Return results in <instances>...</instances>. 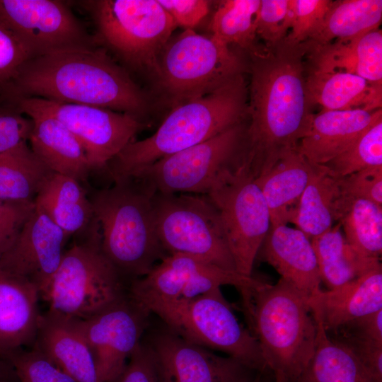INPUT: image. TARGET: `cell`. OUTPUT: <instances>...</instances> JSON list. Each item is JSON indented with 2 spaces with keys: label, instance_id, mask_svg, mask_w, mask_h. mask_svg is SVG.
Wrapping results in <instances>:
<instances>
[{
  "label": "cell",
  "instance_id": "7dc6e473",
  "mask_svg": "<svg viewBox=\"0 0 382 382\" xmlns=\"http://www.w3.org/2000/svg\"><path fill=\"white\" fill-rule=\"evenodd\" d=\"M335 332H342L382 343V309L357 318Z\"/></svg>",
  "mask_w": 382,
  "mask_h": 382
},
{
  "label": "cell",
  "instance_id": "5b68a950",
  "mask_svg": "<svg viewBox=\"0 0 382 382\" xmlns=\"http://www.w3.org/2000/svg\"><path fill=\"white\" fill-rule=\"evenodd\" d=\"M156 190L133 177L114 181L91 196L101 248L125 278L146 275L167 253L158 237L153 208Z\"/></svg>",
  "mask_w": 382,
  "mask_h": 382
},
{
  "label": "cell",
  "instance_id": "3957f363",
  "mask_svg": "<svg viewBox=\"0 0 382 382\" xmlns=\"http://www.w3.org/2000/svg\"><path fill=\"white\" fill-rule=\"evenodd\" d=\"M246 98L241 74L210 93L175 105L151 136L129 143L105 170L113 182L130 177L161 158L241 123L248 113Z\"/></svg>",
  "mask_w": 382,
  "mask_h": 382
},
{
  "label": "cell",
  "instance_id": "ac0fdd59",
  "mask_svg": "<svg viewBox=\"0 0 382 382\" xmlns=\"http://www.w3.org/2000/svg\"><path fill=\"white\" fill-rule=\"evenodd\" d=\"M68 238L35 207L16 241L0 255V267L30 280L42 298L61 264Z\"/></svg>",
  "mask_w": 382,
  "mask_h": 382
},
{
  "label": "cell",
  "instance_id": "1f68e13d",
  "mask_svg": "<svg viewBox=\"0 0 382 382\" xmlns=\"http://www.w3.org/2000/svg\"><path fill=\"white\" fill-rule=\"evenodd\" d=\"M52 173L27 143L0 154V199L34 202Z\"/></svg>",
  "mask_w": 382,
  "mask_h": 382
},
{
  "label": "cell",
  "instance_id": "8992f818",
  "mask_svg": "<svg viewBox=\"0 0 382 382\" xmlns=\"http://www.w3.org/2000/svg\"><path fill=\"white\" fill-rule=\"evenodd\" d=\"M85 239L64 252L61 264L42 296L51 311L86 320L127 294L123 279L101 248L95 218Z\"/></svg>",
  "mask_w": 382,
  "mask_h": 382
},
{
  "label": "cell",
  "instance_id": "681fc988",
  "mask_svg": "<svg viewBox=\"0 0 382 382\" xmlns=\"http://www.w3.org/2000/svg\"><path fill=\"white\" fill-rule=\"evenodd\" d=\"M250 382H265L264 380V374L258 373Z\"/></svg>",
  "mask_w": 382,
  "mask_h": 382
},
{
  "label": "cell",
  "instance_id": "7402d4cb",
  "mask_svg": "<svg viewBox=\"0 0 382 382\" xmlns=\"http://www.w3.org/2000/svg\"><path fill=\"white\" fill-rule=\"evenodd\" d=\"M381 116V109L321 110L313 114L297 150L311 164L323 166L349 149Z\"/></svg>",
  "mask_w": 382,
  "mask_h": 382
},
{
  "label": "cell",
  "instance_id": "ffe728a7",
  "mask_svg": "<svg viewBox=\"0 0 382 382\" xmlns=\"http://www.w3.org/2000/svg\"><path fill=\"white\" fill-rule=\"evenodd\" d=\"M33 347L76 382H101L79 320L48 310L41 316Z\"/></svg>",
  "mask_w": 382,
  "mask_h": 382
},
{
  "label": "cell",
  "instance_id": "d4e9b609",
  "mask_svg": "<svg viewBox=\"0 0 382 382\" xmlns=\"http://www.w3.org/2000/svg\"><path fill=\"white\" fill-rule=\"evenodd\" d=\"M315 166L296 148L286 153L266 173L255 179L269 209L270 226L291 223Z\"/></svg>",
  "mask_w": 382,
  "mask_h": 382
},
{
  "label": "cell",
  "instance_id": "277c9868",
  "mask_svg": "<svg viewBox=\"0 0 382 382\" xmlns=\"http://www.w3.org/2000/svg\"><path fill=\"white\" fill-rule=\"evenodd\" d=\"M238 291L248 330L273 382H295L316 345L317 324L308 300L282 278Z\"/></svg>",
  "mask_w": 382,
  "mask_h": 382
},
{
  "label": "cell",
  "instance_id": "e0dca14e",
  "mask_svg": "<svg viewBox=\"0 0 382 382\" xmlns=\"http://www.w3.org/2000/svg\"><path fill=\"white\" fill-rule=\"evenodd\" d=\"M150 315L127 294L92 317L79 320L101 382L112 381L123 370L149 328Z\"/></svg>",
  "mask_w": 382,
  "mask_h": 382
},
{
  "label": "cell",
  "instance_id": "f546056e",
  "mask_svg": "<svg viewBox=\"0 0 382 382\" xmlns=\"http://www.w3.org/2000/svg\"><path fill=\"white\" fill-rule=\"evenodd\" d=\"M340 196L338 178L316 166L291 223L310 239L323 234L336 221Z\"/></svg>",
  "mask_w": 382,
  "mask_h": 382
},
{
  "label": "cell",
  "instance_id": "5bb4252c",
  "mask_svg": "<svg viewBox=\"0 0 382 382\" xmlns=\"http://www.w3.org/2000/svg\"><path fill=\"white\" fill-rule=\"evenodd\" d=\"M263 282L218 267L190 255H166L146 275L131 281L128 296L139 306L189 301L224 285L238 290Z\"/></svg>",
  "mask_w": 382,
  "mask_h": 382
},
{
  "label": "cell",
  "instance_id": "ee69618b",
  "mask_svg": "<svg viewBox=\"0 0 382 382\" xmlns=\"http://www.w3.org/2000/svg\"><path fill=\"white\" fill-rule=\"evenodd\" d=\"M110 382H163L154 354L143 340L121 373Z\"/></svg>",
  "mask_w": 382,
  "mask_h": 382
},
{
  "label": "cell",
  "instance_id": "484cf974",
  "mask_svg": "<svg viewBox=\"0 0 382 382\" xmlns=\"http://www.w3.org/2000/svg\"><path fill=\"white\" fill-rule=\"evenodd\" d=\"M306 88L309 106L319 105L322 110L381 109L382 86L357 74L309 69Z\"/></svg>",
  "mask_w": 382,
  "mask_h": 382
},
{
  "label": "cell",
  "instance_id": "603a6c76",
  "mask_svg": "<svg viewBox=\"0 0 382 382\" xmlns=\"http://www.w3.org/2000/svg\"><path fill=\"white\" fill-rule=\"evenodd\" d=\"M327 332L382 309V266L333 289H321L308 301Z\"/></svg>",
  "mask_w": 382,
  "mask_h": 382
},
{
  "label": "cell",
  "instance_id": "bcb514c9",
  "mask_svg": "<svg viewBox=\"0 0 382 382\" xmlns=\"http://www.w3.org/2000/svg\"><path fill=\"white\" fill-rule=\"evenodd\" d=\"M175 24L192 30L207 14L209 1L205 0H158Z\"/></svg>",
  "mask_w": 382,
  "mask_h": 382
},
{
  "label": "cell",
  "instance_id": "7c38bea8",
  "mask_svg": "<svg viewBox=\"0 0 382 382\" xmlns=\"http://www.w3.org/2000/svg\"><path fill=\"white\" fill-rule=\"evenodd\" d=\"M6 103L23 114L35 111L60 121L83 148L92 170L105 169L144 127L141 120L132 115L96 106L37 97L18 98Z\"/></svg>",
  "mask_w": 382,
  "mask_h": 382
},
{
  "label": "cell",
  "instance_id": "f35d334b",
  "mask_svg": "<svg viewBox=\"0 0 382 382\" xmlns=\"http://www.w3.org/2000/svg\"><path fill=\"white\" fill-rule=\"evenodd\" d=\"M356 74L371 83L382 86V32L378 28L357 40Z\"/></svg>",
  "mask_w": 382,
  "mask_h": 382
},
{
  "label": "cell",
  "instance_id": "ab89813d",
  "mask_svg": "<svg viewBox=\"0 0 382 382\" xmlns=\"http://www.w3.org/2000/svg\"><path fill=\"white\" fill-rule=\"evenodd\" d=\"M33 57L23 41L0 23V87L13 80Z\"/></svg>",
  "mask_w": 382,
  "mask_h": 382
},
{
  "label": "cell",
  "instance_id": "d6986e66",
  "mask_svg": "<svg viewBox=\"0 0 382 382\" xmlns=\"http://www.w3.org/2000/svg\"><path fill=\"white\" fill-rule=\"evenodd\" d=\"M257 257L273 267L308 301L322 289L311 240L301 230L287 225L270 226Z\"/></svg>",
  "mask_w": 382,
  "mask_h": 382
},
{
  "label": "cell",
  "instance_id": "8fae6325",
  "mask_svg": "<svg viewBox=\"0 0 382 382\" xmlns=\"http://www.w3.org/2000/svg\"><path fill=\"white\" fill-rule=\"evenodd\" d=\"M153 208L167 255H190L236 272L218 211L207 195L156 192Z\"/></svg>",
  "mask_w": 382,
  "mask_h": 382
},
{
  "label": "cell",
  "instance_id": "60d3db41",
  "mask_svg": "<svg viewBox=\"0 0 382 382\" xmlns=\"http://www.w3.org/2000/svg\"><path fill=\"white\" fill-rule=\"evenodd\" d=\"M338 184L342 197L365 199L382 206V166L339 178Z\"/></svg>",
  "mask_w": 382,
  "mask_h": 382
},
{
  "label": "cell",
  "instance_id": "7a4b0ae2",
  "mask_svg": "<svg viewBox=\"0 0 382 382\" xmlns=\"http://www.w3.org/2000/svg\"><path fill=\"white\" fill-rule=\"evenodd\" d=\"M25 97L96 106L139 120L148 105L146 95L127 71L97 47L30 59L0 87V98L6 102Z\"/></svg>",
  "mask_w": 382,
  "mask_h": 382
},
{
  "label": "cell",
  "instance_id": "4dcf8cb0",
  "mask_svg": "<svg viewBox=\"0 0 382 382\" xmlns=\"http://www.w3.org/2000/svg\"><path fill=\"white\" fill-rule=\"evenodd\" d=\"M381 18V0L332 1L321 25L306 42L325 45L350 40L378 28Z\"/></svg>",
  "mask_w": 382,
  "mask_h": 382
},
{
  "label": "cell",
  "instance_id": "f1b7e54d",
  "mask_svg": "<svg viewBox=\"0 0 382 382\" xmlns=\"http://www.w3.org/2000/svg\"><path fill=\"white\" fill-rule=\"evenodd\" d=\"M313 316L317 324L314 352L295 382H374L355 354L332 337Z\"/></svg>",
  "mask_w": 382,
  "mask_h": 382
},
{
  "label": "cell",
  "instance_id": "30bf717a",
  "mask_svg": "<svg viewBox=\"0 0 382 382\" xmlns=\"http://www.w3.org/2000/svg\"><path fill=\"white\" fill-rule=\"evenodd\" d=\"M245 64L213 36L185 30L161 51L156 74L175 105L202 96L242 74Z\"/></svg>",
  "mask_w": 382,
  "mask_h": 382
},
{
  "label": "cell",
  "instance_id": "52a82bcc",
  "mask_svg": "<svg viewBox=\"0 0 382 382\" xmlns=\"http://www.w3.org/2000/svg\"><path fill=\"white\" fill-rule=\"evenodd\" d=\"M183 339L224 353L261 374L268 372L259 344L216 288L189 301L141 306Z\"/></svg>",
  "mask_w": 382,
  "mask_h": 382
},
{
  "label": "cell",
  "instance_id": "8d00e7d4",
  "mask_svg": "<svg viewBox=\"0 0 382 382\" xmlns=\"http://www.w3.org/2000/svg\"><path fill=\"white\" fill-rule=\"evenodd\" d=\"M8 361L14 368L19 382H76L37 349H21Z\"/></svg>",
  "mask_w": 382,
  "mask_h": 382
},
{
  "label": "cell",
  "instance_id": "74e56055",
  "mask_svg": "<svg viewBox=\"0 0 382 382\" xmlns=\"http://www.w3.org/2000/svg\"><path fill=\"white\" fill-rule=\"evenodd\" d=\"M291 15L289 0H260L256 20V35L265 45L281 42L291 28Z\"/></svg>",
  "mask_w": 382,
  "mask_h": 382
},
{
  "label": "cell",
  "instance_id": "2e32d148",
  "mask_svg": "<svg viewBox=\"0 0 382 382\" xmlns=\"http://www.w3.org/2000/svg\"><path fill=\"white\" fill-rule=\"evenodd\" d=\"M142 340L152 352L163 382H250L259 373L231 357L187 341L164 324Z\"/></svg>",
  "mask_w": 382,
  "mask_h": 382
},
{
  "label": "cell",
  "instance_id": "6da1fadb",
  "mask_svg": "<svg viewBox=\"0 0 382 382\" xmlns=\"http://www.w3.org/2000/svg\"><path fill=\"white\" fill-rule=\"evenodd\" d=\"M250 57V123L245 163L254 179L266 173L286 153L297 148L313 114L307 100L305 50L282 40L257 45Z\"/></svg>",
  "mask_w": 382,
  "mask_h": 382
},
{
  "label": "cell",
  "instance_id": "4316f807",
  "mask_svg": "<svg viewBox=\"0 0 382 382\" xmlns=\"http://www.w3.org/2000/svg\"><path fill=\"white\" fill-rule=\"evenodd\" d=\"M34 202L68 237L85 233L95 219L91 202L80 182L58 173L47 178Z\"/></svg>",
  "mask_w": 382,
  "mask_h": 382
},
{
  "label": "cell",
  "instance_id": "836d02e7",
  "mask_svg": "<svg viewBox=\"0 0 382 382\" xmlns=\"http://www.w3.org/2000/svg\"><path fill=\"white\" fill-rule=\"evenodd\" d=\"M260 0L223 1L211 21L212 36L222 43L246 50L255 48L256 14Z\"/></svg>",
  "mask_w": 382,
  "mask_h": 382
},
{
  "label": "cell",
  "instance_id": "f6af8a7d",
  "mask_svg": "<svg viewBox=\"0 0 382 382\" xmlns=\"http://www.w3.org/2000/svg\"><path fill=\"white\" fill-rule=\"evenodd\" d=\"M335 333L337 337L333 338L355 354L374 382H382V343L345 332Z\"/></svg>",
  "mask_w": 382,
  "mask_h": 382
},
{
  "label": "cell",
  "instance_id": "d590c367",
  "mask_svg": "<svg viewBox=\"0 0 382 382\" xmlns=\"http://www.w3.org/2000/svg\"><path fill=\"white\" fill-rule=\"evenodd\" d=\"M332 2L331 0H289L291 23L284 42L298 45L308 40L321 25Z\"/></svg>",
  "mask_w": 382,
  "mask_h": 382
},
{
  "label": "cell",
  "instance_id": "cb8c5ba5",
  "mask_svg": "<svg viewBox=\"0 0 382 382\" xmlns=\"http://www.w3.org/2000/svg\"><path fill=\"white\" fill-rule=\"evenodd\" d=\"M25 114L33 121L29 141L35 155L55 173L86 180L92 170L83 148L69 129L48 114Z\"/></svg>",
  "mask_w": 382,
  "mask_h": 382
},
{
  "label": "cell",
  "instance_id": "9a60e30c",
  "mask_svg": "<svg viewBox=\"0 0 382 382\" xmlns=\"http://www.w3.org/2000/svg\"><path fill=\"white\" fill-rule=\"evenodd\" d=\"M0 23L23 41L33 57L97 47L96 37L59 0H0Z\"/></svg>",
  "mask_w": 382,
  "mask_h": 382
},
{
  "label": "cell",
  "instance_id": "44dd1931",
  "mask_svg": "<svg viewBox=\"0 0 382 382\" xmlns=\"http://www.w3.org/2000/svg\"><path fill=\"white\" fill-rule=\"evenodd\" d=\"M37 286L0 267V357H9L33 345L42 314Z\"/></svg>",
  "mask_w": 382,
  "mask_h": 382
},
{
  "label": "cell",
  "instance_id": "f907efd6",
  "mask_svg": "<svg viewBox=\"0 0 382 382\" xmlns=\"http://www.w3.org/2000/svg\"><path fill=\"white\" fill-rule=\"evenodd\" d=\"M0 382H19L18 381H2Z\"/></svg>",
  "mask_w": 382,
  "mask_h": 382
},
{
  "label": "cell",
  "instance_id": "d6a6232c",
  "mask_svg": "<svg viewBox=\"0 0 382 382\" xmlns=\"http://www.w3.org/2000/svg\"><path fill=\"white\" fill-rule=\"evenodd\" d=\"M347 242L365 256L381 258L382 206L370 200L342 195L336 217Z\"/></svg>",
  "mask_w": 382,
  "mask_h": 382
},
{
  "label": "cell",
  "instance_id": "83f0119b",
  "mask_svg": "<svg viewBox=\"0 0 382 382\" xmlns=\"http://www.w3.org/2000/svg\"><path fill=\"white\" fill-rule=\"evenodd\" d=\"M311 240L321 282L328 289L342 286L381 266L380 259L364 255L347 242L339 223Z\"/></svg>",
  "mask_w": 382,
  "mask_h": 382
},
{
  "label": "cell",
  "instance_id": "9c48e42d",
  "mask_svg": "<svg viewBox=\"0 0 382 382\" xmlns=\"http://www.w3.org/2000/svg\"><path fill=\"white\" fill-rule=\"evenodd\" d=\"M97 28L96 42L156 74L158 59L176 24L158 0L82 1Z\"/></svg>",
  "mask_w": 382,
  "mask_h": 382
},
{
  "label": "cell",
  "instance_id": "4fadbf2b",
  "mask_svg": "<svg viewBox=\"0 0 382 382\" xmlns=\"http://www.w3.org/2000/svg\"><path fill=\"white\" fill-rule=\"evenodd\" d=\"M207 196L218 211L236 272L252 276L271 223L265 199L245 163Z\"/></svg>",
  "mask_w": 382,
  "mask_h": 382
},
{
  "label": "cell",
  "instance_id": "ba28073f",
  "mask_svg": "<svg viewBox=\"0 0 382 382\" xmlns=\"http://www.w3.org/2000/svg\"><path fill=\"white\" fill-rule=\"evenodd\" d=\"M246 130L242 122L236 125L130 177L145 181L156 192L207 195L243 163Z\"/></svg>",
  "mask_w": 382,
  "mask_h": 382
},
{
  "label": "cell",
  "instance_id": "e575fe53",
  "mask_svg": "<svg viewBox=\"0 0 382 382\" xmlns=\"http://www.w3.org/2000/svg\"><path fill=\"white\" fill-rule=\"evenodd\" d=\"M323 166L339 178L364 169L382 166V116L345 151Z\"/></svg>",
  "mask_w": 382,
  "mask_h": 382
},
{
  "label": "cell",
  "instance_id": "b9f144b4",
  "mask_svg": "<svg viewBox=\"0 0 382 382\" xmlns=\"http://www.w3.org/2000/svg\"><path fill=\"white\" fill-rule=\"evenodd\" d=\"M35 208L34 202L0 199V255L16 241Z\"/></svg>",
  "mask_w": 382,
  "mask_h": 382
},
{
  "label": "cell",
  "instance_id": "c3c4849f",
  "mask_svg": "<svg viewBox=\"0 0 382 382\" xmlns=\"http://www.w3.org/2000/svg\"><path fill=\"white\" fill-rule=\"evenodd\" d=\"M18 381V379L11 363L0 357V381Z\"/></svg>",
  "mask_w": 382,
  "mask_h": 382
},
{
  "label": "cell",
  "instance_id": "7bdbcfd3",
  "mask_svg": "<svg viewBox=\"0 0 382 382\" xmlns=\"http://www.w3.org/2000/svg\"><path fill=\"white\" fill-rule=\"evenodd\" d=\"M6 105L0 108V154L27 143L33 129L30 117L23 116L13 106Z\"/></svg>",
  "mask_w": 382,
  "mask_h": 382
}]
</instances>
